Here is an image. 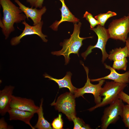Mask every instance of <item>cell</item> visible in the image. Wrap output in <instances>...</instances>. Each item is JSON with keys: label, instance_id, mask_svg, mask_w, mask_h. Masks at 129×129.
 I'll return each mask as SVG.
<instances>
[{"label": "cell", "instance_id": "e0dca14e", "mask_svg": "<svg viewBox=\"0 0 129 129\" xmlns=\"http://www.w3.org/2000/svg\"><path fill=\"white\" fill-rule=\"evenodd\" d=\"M43 102V99L42 98L41 99L39 108L37 113L38 116V121L34 127L35 129H53L50 123L44 117L42 107Z\"/></svg>", "mask_w": 129, "mask_h": 129}, {"label": "cell", "instance_id": "4fadbf2b", "mask_svg": "<svg viewBox=\"0 0 129 129\" xmlns=\"http://www.w3.org/2000/svg\"><path fill=\"white\" fill-rule=\"evenodd\" d=\"M104 65L106 69L109 70L110 71L109 74L101 78L90 79L92 82L98 81L102 80L109 79L119 83L127 84L129 83V71L120 74L117 72L115 70L110 66L104 63Z\"/></svg>", "mask_w": 129, "mask_h": 129}, {"label": "cell", "instance_id": "f1b7e54d", "mask_svg": "<svg viewBox=\"0 0 129 129\" xmlns=\"http://www.w3.org/2000/svg\"><path fill=\"white\" fill-rule=\"evenodd\" d=\"M125 42H126L125 46L127 47L128 50V57L129 59V37L127 38Z\"/></svg>", "mask_w": 129, "mask_h": 129}, {"label": "cell", "instance_id": "5bb4252c", "mask_svg": "<svg viewBox=\"0 0 129 129\" xmlns=\"http://www.w3.org/2000/svg\"><path fill=\"white\" fill-rule=\"evenodd\" d=\"M59 0L62 4V7L59 9L61 13V18L59 21H56L50 27L54 31L57 30L58 26L62 22L67 21L75 23L79 22L80 20L70 12L66 5L64 0Z\"/></svg>", "mask_w": 129, "mask_h": 129}, {"label": "cell", "instance_id": "484cf974", "mask_svg": "<svg viewBox=\"0 0 129 129\" xmlns=\"http://www.w3.org/2000/svg\"><path fill=\"white\" fill-rule=\"evenodd\" d=\"M12 127L9 126L5 121L4 118L2 117L0 119V129H8L12 128Z\"/></svg>", "mask_w": 129, "mask_h": 129}, {"label": "cell", "instance_id": "8992f818", "mask_svg": "<svg viewBox=\"0 0 129 129\" xmlns=\"http://www.w3.org/2000/svg\"><path fill=\"white\" fill-rule=\"evenodd\" d=\"M90 29L94 32L97 35L98 37L97 42L95 45L89 46L86 50L81 54V56L85 60L87 56L92 52L93 49L96 48H99L101 50L102 52V61L103 63L108 58L109 55L106 50L107 42L110 38L108 29L99 25H97L96 28H90Z\"/></svg>", "mask_w": 129, "mask_h": 129}, {"label": "cell", "instance_id": "83f0119b", "mask_svg": "<svg viewBox=\"0 0 129 129\" xmlns=\"http://www.w3.org/2000/svg\"><path fill=\"white\" fill-rule=\"evenodd\" d=\"M36 1V0H26L27 2L31 6V7L32 8L35 7Z\"/></svg>", "mask_w": 129, "mask_h": 129}, {"label": "cell", "instance_id": "7c38bea8", "mask_svg": "<svg viewBox=\"0 0 129 129\" xmlns=\"http://www.w3.org/2000/svg\"><path fill=\"white\" fill-rule=\"evenodd\" d=\"M15 87L10 85L0 91V113L3 116L10 108V104Z\"/></svg>", "mask_w": 129, "mask_h": 129}, {"label": "cell", "instance_id": "4dcf8cb0", "mask_svg": "<svg viewBox=\"0 0 129 129\" xmlns=\"http://www.w3.org/2000/svg\"><path fill=\"white\" fill-rule=\"evenodd\" d=\"M129 129V128H128Z\"/></svg>", "mask_w": 129, "mask_h": 129}, {"label": "cell", "instance_id": "3957f363", "mask_svg": "<svg viewBox=\"0 0 129 129\" xmlns=\"http://www.w3.org/2000/svg\"><path fill=\"white\" fill-rule=\"evenodd\" d=\"M127 85V84L118 83L114 81L106 82L100 92V96L104 97L101 102L87 110L92 111L97 108L111 104L118 98L119 93L123 91Z\"/></svg>", "mask_w": 129, "mask_h": 129}, {"label": "cell", "instance_id": "8fae6325", "mask_svg": "<svg viewBox=\"0 0 129 129\" xmlns=\"http://www.w3.org/2000/svg\"><path fill=\"white\" fill-rule=\"evenodd\" d=\"M17 4L19 7L26 15L28 20L30 18L33 21V25H37L41 21L43 15L46 12L47 9L44 6L39 9L35 8H33L27 7L23 4L19 0H14Z\"/></svg>", "mask_w": 129, "mask_h": 129}, {"label": "cell", "instance_id": "ac0fdd59", "mask_svg": "<svg viewBox=\"0 0 129 129\" xmlns=\"http://www.w3.org/2000/svg\"><path fill=\"white\" fill-rule=\"evenodd\" d=\"M128 50L125 46L121 48H117L112 49L109 52L108 57L110 61H114L121 60L128 57Z\"/></svg>", "mask_w": 129, "mask_h": 129}, {"label": "cell", "instance_id": "f546056e", "mask_svg": "<svg viewBox=\"0 0 129 129\" xmlns=\"http://www.w3.org/2000/svg\"><path fill=\"white\" fill-rule=\"evenodd\" d=\"M128 17H129V13L128 14Z\"/></svg>", "mask_w": 129, "mask_h": 129}, {"label": "cell", "instance_id": "44dd1931", "mask_svg": "<svg viewBox=\"0 0 129 129\" xmlns=\"http://www.w3.org/2000/svg\"><path fill=\"white\" fill-rule=\"evenodd\" d=\"M128 60L126 58L119 60L114 61L112 68L118 70H122L124 71L126 70Z\"/></svg>", "mask_w": 129, "mask_h": 129}, {"label": "cell", "instance_id": "7a4b0ae2", "mask_svg": "<svg viewBox=\"0 0 129 129\" xmlns=\"http://www.w3.org/2000/svg\"><path fill=\"white\" fill-rule=\"evenodd\" d=\"M81 25L80 22H79L78 24L76 23H74L73 32L71 35L70 38L64 40L63 43L60 44V45L62 47V49L59 51L51 53L53 55H63L64 57L66 65L69 61V56L71 54H77L79 56L78 52L82 45V41L87 38H92V36L86 38H81L80 36Z\"/></svg>", "mask_w": 129, "mask_h": 129}, {"label": "cell", "instance_id": "2e32d148", "mask_svg": "<svg viewBox=\"0 0 129 129\" xmlns=\"http://www.w3.org/2000/svg\"><path fill=\"white\" fill-rule=\"evenodd\" d=\"M72 75V74L70 72H67L63 78L60 79L54 78L47 74H45L43 75L45 78H48L49 80L53 81L57 83L59 85V88H67L70 92L74 94L77 88L75 87L72 83L71 81Z\"/></svg>", "mask_w": 129, "mask_h": 129}, {"label": "cell", "instance_id": "277c9868", "mask_svg": "<svg viewBox=\"0 0 129 129\" xmlns=\"http://www.w3.org/2000/svg\"><path fill=\"white\" fill-rule=\"evenodd\" d=\"M75 98L74 94L66 92L60 95L56 102L54 101L50 105L54 106L59 112L65 115L70 121H72L76 116Z\"/></svg>", "mask_w": 129, "mask_h": 129}, {"label": "cell", "instance_id": "7402d4cb", "mask_svg": "<svg viewBox=\"0 0 129 129\" xmlns=\"http://www.w3.org/2000/svg\"><path fill=\"white\" fill-rule=\"evenodd\" d=\"M83 18H85L90 24L91 29H93L96 25L99 24V22L97 20L93 17L92 15L86 11L83 15Z\"/></svg>", "mask_w": 129, "mask_h": 129}, {"label": "cell", "instance_id": "d4e9b609", "mask_svg": "<svg viewBox=\"0 0 129 129\" xmlns=\"http://www.w3.org/2000/svg\"><path fill=\"white\" fill-rule=\"evenodd\" d=\"M118 98L121 99L123 102L126 103L129 105V95L124 92L123 91L119 93Z\"/></svg>", "mask_w": 129, "mask_h": 129}, {"label": "cell", "instance_id": "52a82bcc", "mask_svg": "<svg viewBox=\"0 0 129 129\" xmlns=\"http://www.w3.org/2000/svg\"><path fill=\"white\" fill-rule=\"evenodd\" d=\"M110 38L125 42L129 33V19L124 16L113 20L110 23L108 29Z\"/></svg>", "mask_w": 129, "mask_h": 129}, {"label": "cell", "instance_id": "6da1fadb", "mask_svg": "<svg viewBox=\"0 0 129 129\" xmlns=\"http://www.w3.org/2000/svg\"><path fill=\"white\" fill-rule=\"evenodd\" d=\"M3 13L2 20H0V27L5 39L15 30L14 25L25 21L26 17L19 7L11 0H0Z\"/></svg>", "mask_w": 129, "mask_h": 129}, {"label": "cell", "instance_id": "cb8c5ba5", "mask_svg": "<svg viewBox=\"0 0 129 129\" xmlns=\"http://www.w3.org/2000/svg\"><path fill=\"white\" fill-rule=\"evenodd\" d=\"M63 122L61 114H59L58 116L54 118L53 121L51 125L53 129H63Z\"/></svg>", "mask_w": 129, "mask_h": 129}, {"label": "cell", "instance_id": "ba28073f", "mask_svg": "<svg viewBox=\"0 0 129 129\" xmlns=\"http://www.w3.org/2000/svg\"><path fill=\"white\" fill-rule=\"evenodd\" d=\"M81 64L83 66L86 71L87 75V81L84 86L81 88H77L74 93L75 98L82 96L86 93L93 94L94 102L96 104L100 103L102 100L100 96V93L102 86L105 81V80H102L99 81L98 84H93L91 83L90 79L88 77L89 70L88 68L85 66L83 63Z\"/></svg>", "mask_w": 129, "mask_h": 129}, {"label": "cell", "instance_id": "9a60e30c", "mask_svg": "<svg viewBox=\"0 0 129 129\" xmlns=\"http://www.w3.org/2000/svg\"><path fill=\"white\" fill-rule=\"evenodd\" d=\"M8 113L9 115L10 120L21 121L28 125L32 129H35L30 123V120L33 117L34 113L15 108H10Z\"/></svg>", "mask_w": 129, "mask_h": 129}, {"label": "cell", "instance_id": "30bf717a", "mask_svg": "<svg viewBox=\"0 0 129 129\" xmlns=\"http://www.w3.org/2000/svg\"><path fill=\"white\" fill-rule=\"evenodd\" d=\"M10 108H15L24 111L37 113L39 107L36 105L33 100L12 95Z\"/></svg>", "mask_w": 129, "mask_h": 129}, {"label": "cell", "instance_id": "9c48e42d", "mask_svg": "<svg viewBox=\"0 0 129 129\" xmlns=\"http://www.w3.org/2000/svg\"><path fill=\"white\" fill-rule=\"evenodd\" d=\"M22 23L24 25V29L20 35L12 38L10 41L11 44L12 45L15 46L19 44L21 42L20 40L23 37L33 34L37 35L43 42H47L48 40L46 38L47 36L44 34L42 32V27L43 24V21H41L38 24L33 26L29 25L25 21H23Z\"/></svg>", "mask_w": 129, "mask_h": 129}, {"label": "cell", "instance_id": "5b68a950", "mask_svg": "<svg viewBox=\"0 0 129 129\" xmlns=\"http://www.w3.org/2000/svg\"><path fill=\"white\" fill-rule=\"evenodd\" d=\"M123 102L118 98L105 108L101 120V129H107L110 124L115 123L120 116L122 117L124 105Z\"/></svg>", "mask_w": 129, "mask_h": 129}, {"label": "cell", "instance_id": "ffe728a7", "mask_svg": "<svg viewBox=\"0 0 129 129\" xmlns=\"http://www.w3.org/2000/svg\"><path fill=\"white\" fill-rule=\"evenodd\" d=\"M74 122V129H90L91 128L88 124H85L81 119L77 117L76 116L73 119Z\"/></svg>", "mask_w": 129, "mask_h": 129}, {"label": "cell", "instance_id": "d6986e66", "mask_svg": "<svg viewBox=\"0 0 129 129\" xmlns=\"http://www.w3.org/2000/svg\"><path fill=\"white\" fill-rule=\"evenodd\" d=\"M117 15V13L115 12L109 11L106 13H101L95 16L94 18L98 21L99 25L104 27L105 23L109 18Z\"/></svg>", "mask_w": 129, "mask_h": 129}, {"label": "cell", "instance_id": "4316f807", "mask_svg": "<svg viewBox=\"0 0 129 129\" xmlns=\"http://www.w3.org/2000/svg\"><path fill=\"white\" fill-rule=\"evenodd\" d=\"M43 1L44 0H36L35 5V8H42Z\"/></svg>", "mask_w": 129, "mask_h": 129}, {"label": "cell", "instance_id": "603a6c76", "mask_svg": "<svg viewBox=\"0 0 129 129\" xmlns=\"http://www.w3.org/2000/svg\"><path fill=\"white\" fill-rule=\"evenodd\" d=\"M123 121L125 127L129 128V105H124L123 108L122 117Z\"/></svg>", "mask_w": 129, "mask_h": 129}]
</instances>
